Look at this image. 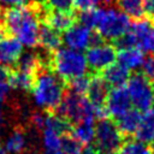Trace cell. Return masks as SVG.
Here are the masks:
<instances>
[{"mask_svg": "<svg viewBox=\"0 0 154 154\" xmlns=\"http://www.w3.org/2000/svg\"><path fill=\"white\" fill-rule=\"evenodd\" d=\"M117 59L119 60V64L125 66L128 70H136L141 67L144 60V54L140 48L131 47L117 51Z\"/></svg>", "mask_w": 154, "mask_h": 154, "instance_id": "obj_21", "label": "cell"}, {"mask_svg": "<svg viewBox=\"0 0 154 154\" xmlns=\"http://www.w3.org/2000/svg\"><path fill=\"white\" fill-rule=\"evenodd\" d=\"M85 59L88 67L93 73H100L102 70L116 63L117 60V49L113 45L102 42L96 46L87 48Z\"/></svg>", "mask_w": 154, "mask_h": 154, "instance_id": "obj_8", "label": "cell"}, {"mask_svg": "<svg viewBox=\"0 0 154 154\" xmlns=\"http://www.w3.org/2000/svg\"><path fill=\"white\" fill-rule=\"evenodd\" d=\"M45 154H64V153H63V152H61V150L59 149V150H52V152H46Z\"/></svg>", "mask_w": 154, "mask_h": 154, "instance_id": "obj_36", "label": "cell"}, {"mask_svg": "<svg viewBox=\"0 0 154 154\" xmlns=\"http://www.w3.org/2000/svg\"><path fill=\"white\" fill-rule=\"evenodd\" d=\"M0 105H1V103H0Z\"/></svg>", "mask_w": 154, "mask_h": 154, "instance_id": "obj_44", "label": "cell"}, {"mask_svg": "<svg viewBox=\"0 0 154 154\" xmlns=\"http://www.w3.org/2000/svg\"><path fill=\"white\" fill-rule=\"evenodd\" d=\"M105 105L109 116L114 118H118L119 116L129 111L131 107V99L128 89L124 85L109 89Z\"/></svg>", "mask_w": 154, "mask_h": 154, "instance_id": "obj_11", "label": "cell"}, {"mask_svg": "<svg viewBox=\"0 0 154 154\" xmlns=\"http://www.w3.org/2000/svg\"><path fill=\"white\" fill-rule=\"evenodd\" d=\"M41 23L47 24L48 26H51L52 29L59 32H64L77 23V11L71 13V12L47 10L41 18Z\"/></svg>", "mask_w": 154, "mask_h": 154, "instance_id": "obj_13", "label": "cell"}, {"mask_svg": "<svg viewBox=\"0 0 154 154\" xmlns=\"http://www.w3.org/2000/svg\"><path fill=\"white\" fill-rule=\"evenodd\" d=\"M42 146L46 149V152H52V150H59L60 149V140L61 136L57 134L55 131L51 129H42Z\"/></svg>", "mask_w": 154, "mask_h": 154, "instance_id": "obj_27", "label": "cell"}, {"mask_svg": "<svg viewBox=\"0 0 154 154\" xmlns=\"http://www.w3.org/2000/svg\"><path fill=\"white\" fill-rule=\"evenodd\" d=\"M128 91L131 99V103L140 112H146L153 108L154 105V93L150 82L141 73L136 72L128 79Z\"/></svg>", "mask_w": 154, "mask_h": 154, "instance_id": "obj_7", "label": "cell"}, {"mask_svg": "<svg viewBox=\"0 0 154 154\" xmlns=\"http://www.w3.org/2000/svg\"><path fill=\"white\" fill-rule=\"evenodd\" d=\"M0 154H7V153H6V150H5V149L0 148Z\"/></svg>", "mask_w": 154, "mask_h": 154, "instance_id": "obj_38", "label": "cell"}, {"mask_svg": "<svg viewBox=\"0 0 154 154\" xmlns=\"http://www.w3.org/2000/svg\"><path fill=\"white\" fill-rule=\"evenodd\" d=\"M61 42H63V37L59 31L52 29L45 23H40L37 45H40L45 51L52 53L60 48Z\"/></svg>", "mask_w": 154, "mask_h": 154, "instance_id": "obj_16", "label": "cell"}, {"mask_svg": "<svg viewBox=\"0 0 154 154\" xmlns=\"http://www.w3.org/2000/svg\"><path fill=\"white\" fill-rule=\"evenodd\" d=\"M34 75L22 72L19 70L12 69L11 70V76H10V85L13 89L23 90V91H29L32 88L34 84Z\"/></svg>", "mask_w": 154, "mask_h": 154, "instance_id": "obj_24", "label": "cell"}, {"mask_svg": "<svg viewBox=\"0 0 154 154\" xmlns=\"http://www.w3.org/2000/svg\"><path fill=\"white\" fill-rule=\"evenodd\" d=\"M144 1L146 0H116V5L129 18L136 20L146 17Z\"/></svg>", "mask_w": 154, "mask_h": 154, "instance_id": "obj_23", "label": "cell"}, {"mask_svg": "<svg viewBox=\"0 0 154 154\" xmlns=\"http://www.w3.org/2000/svg\"><path fill=\"white\" fill-rule=\"evenodd\" d=\"M83 148V144L71 132H67L61 136L60 149L64 154H81Z\"/></svg>", "mask_w": 154, "mask_h": 154, "instance_id": "obj_26", "label": "cell"}, {"mask_svg": "<svg viewBox=\"0 0 154 154\" xmlns=\"http://www.w3.org/2000/svg\"><path fill=\"white\" fill-rule=\"evenodd\" d=\"M117 154H153L152 146L134 138H125Z\"/></svg>", "mask_w": 154, "mask_h": 154, "instance_id": "obj_25", "label": "cell"}, {"mask_svg": "<svg viewBox=\"0 0 154 154\" xmlns=\"http://www.w3.org/2000/svg\"><path fill=\"white\" fill-rule=\"evenodd\" d=\"M108 85L116 88V87H122L124 85L129 77H130V70H128L125 66H123L119 63H113L105 70H102L99 73Z\"/></svg>", "mask_w": 154, "mask_h": 154, "instance_id": "obj_17", "label": "cell"}, {"mask_svg": "<svg viewBox=\"0 0 154 154\" xmlns=\"http://www.w3.org/2000/svg\"><path fill=\"white\" fill-rule=\"evenodd\" d=\"M141 118H142V113L138 109L130 108L129 111H126L125 113L116 118L117 120H114V123L118 130L120 131V134L124 136V138H130L132 135H135L140 125Z\"/></svg>", "mask_w": 154, "mask_h": 154, "instance_id": "obj_15", "label": "cell"}, {"mask_svg": "<svg viewBox=\"0 0 154 154\" xmlns=\"http://www.w3.org/2000/svg\"><path fill=\"white\" fill-rule=\"evenodd\" d=\"M130 18L122 11L102 8L95 29L105 40L114 41L123 36L130 29Z\"/></svg>", "mask_w": 154, "mask_h": 154, "instance_id": "obj_5", "label": "cell"}, {"mask_svg": "<svg viewBox=\"0 0 154 154\" xmlns=\"http://www.w3.org/2000/svg\"><path fill=\"white\" fill-rule=\"evenodd\" d=\"M1 4L7 5L10 7H16V6H22L28 2V0H0Z\"/></svg>", "mask_w": 154, "mask_h": 154, "instance_id": "obj_34", "label": "cell"}, {"mask_svg": "<svg viewBox=\"0 0 154 154\" xmlns=\"http://www.w3.org/2000/svg\"><path fill=\"white\" fill-rule=\"evenodd\" d=\"M23 45L0 26V65L13 66L23 52Z\"/></svg>", "mask_w": 154, "mask_h": 154, "instance_id": "obj_10", "label": "cell"}, {"mask_svg": "<svg viewBox=\"0 0 154 154\" xmlns=\"http://www.w3.org/2000/svg\"><path fill=\"white\" fill-rule=\"evenodd\" d=\"M41 67H42V65H41V59H40L38 53H34V52L23 53L22 52V54L18 58V60H17V63H16L13 69L35 76L36 72Z\"/></svg>", "mask_w": 154, "mask_h": 154, "instance_id": "obj_22", "label": "cell"}, {"mask_svg": "<svg viewBox=\"0 0 154 154\" xmlns=\"http://www.w3.org/2000/svg\"><path fill=\"white\" fill-rule=\"evenodd\" d=\"M49 69L65 83L75 77L85 75L88 64L85 55L71 48H59L51 54Z\"/></svg>", "mask_w": 154, "mask_h": 154, "instance_id": "obj_3", "label": "cell"}, {"mask_svg": "<svg viewBox=\"0 0 154 154\" xmlns=\"http://www.w3.org/2000/svg\"><path fill=\"white\" fill-rule=\"evenodd\" d=\"M150 85H152V89H153V93H154V79L150 82Z\"/></svg>", "mask_w": 154, "mask_h": 154, "instance_id": "obj_39", "label": "cell"}, {"mask_svg": "<svg viewBox=\"0 0 154 154\" xmlns=\"http://www.w3.org/2000/svg\"><path fill=\"white\" fill-rule=\"evenodd\" d=\"M75 6H76V8L81 10V11L96 7L93 0H75Z\"/></svg>", "mask_w": 154, "mask_h": 154, "instance_id": "obj_32", "label": "cell"}, {"mask_svg": "<svg viewBox=\"0 0 154 154\" xmlns=\"http://www.w3.org/2000/svg\"><path fill=\"white\" fill-rule=\"evenodd\" d=\"M66 90V83L52 70L41 67L31 88L35 103L46 112H55Z\"/></svg>", "mask_w": 154, "mask_h": 154, "instance_id": "obj_2", "label": "cell"}, {"mask_svg": "<svg viewBox=\"0 0 154 154\" xmlns=\"http://www.w3.org/2000/svg\"><path fill=\"white\" fill-rule=\"evenodd\" d=\"M53 113L64 117L72 125L88 118H95L93 113V106L88 99L84 95L76 94L67 89L65 90L60 105Z\"/></svg>", "mask_w": 154, "mask_h": 154, "instance_id": "obj_4", "label": "cell"}, {"mask_svg": "<svg viewBox=\"0 0 154 154\" xmlns=\"http://www.w3.org/2000/svg\"><path fill=\"white\" fill-rule=\"evenodd\" d=\"M129 30L136 40L137 48L143 53H154V24L149 18L143 17L134 20Z\"/></svg>", "mask_w": 154, "mask_h": 154, "instance_id": "obj_9", "label": "cell"}, {"mask_svg": "<svg viewBox=\"0 0 154 154\" xmlns=\"http://www.w3.org/2000/svg\"><path fill=\"white\" fill-rule=\"evenodd\" d=\"M152 22H153V24H154V20H152Z\"/></svg>", "mask_w": 154, "mask_h": 154, "instance_id": "obj_41", "label": "cell"}, {"mask_svg": "<svg viewBox=\"0 0 154 154\" xmlns=\"http://www.w3.org/2000/svg\"><path fill=\"white\" fill-rule=\"evenodd\" d=\"M109 93V85L99 73H91L89 87L87 90V99L93 107L105 106L107 95Z\"/></svg>", "mask_w": 154, "mask_h": 154, "instance_id": "obj_14", "label": "cell"}, {"mask_svg": "<svg viewBox=\"0 0 154 154\" xmlns=\"http://www.w3.org/2000/svg\"><path fill=\"white\" fill-rule=\"evenodd\" d=\"M43 5L48 10L63 11V12H76L75 0H43Z\"/></svg>", "mask_w": 154, "mask_h": 154, "instance_id": "obj_29", "label": "cell"}, {"mask_svg": "<svg viewBox=\"0 0 154 154\" xmlns=\"http://www.w3.org/2000/svg\"><path fill=\"white\" fill-rule=\"evenodd\" d=\"M100 154H103V153H100Z\"/></svg>", "mask_w": 154, "mask_h": 154, "instance_id": "obj_43", "label": "cell"}, {"mask_svg": "<svg viewBox=\"0 0 154 154\" xmlns=\"http://www.w3.org/2000/svg\"><path fill=\"white\" fill-rule=\"evenodd\" d=\"M95 147L103 154H117L124 142V136L118 130L114 120L100 119L95 125Z\"/></svg>", "mask_w": 154, "mask_h": 154, "instance_id": "obj_6", "label": "cell"}, {"mask_svg": "<svg viewBox=\"0 0 154 154\" xmlns=\"http://www.w3.org/2000/svg\"><path fill=\"white\" fill-rule=\"evenodd\" d=\"M11 67L0 65V85L10 83V76H11Z\"/></svg>", "mask_w": 154, "mask_h": 154, "instance_id": "obj_31", "label": "cell"}, {"mask_svg": "<svg viewBox=\"0 0 154 154\" xmlns=\"http://www.w3.org/2000/svg\"><path fill=\"white\" fill-rule=\"evenodd\" d=\"M141 73L149 82L154 79V53H150L147 58H144L141 65Z\"/></svg>", "mask_w": 154, "mask_h": 154, "instance_id": "obj_30", "label": "cell"}, {"mask_svg": "<svg viewBox=\"0 0 154 154\" xmlns=\"http://www.w3.org/2000/svg\"><path fill=\"white\" fill-rule=\"evenodd\" d=\"M90 75H82L78 77H75L70 81L66 82V89L70 91H73L76 94L79 95H84L87 94L88 87H89V82H90Z\"/></svg>", "mask_w": 154, "mask_h": 154, "instance_id": "obj_28", "label": "cell"}, {"mask_svg": "<svg viewBox=\"0 0 154 154\" xmlns=\"http://www.w3.org/2000/svg\"><path fill=\"white\" fill-rule=\"evenodd\" d=\"M135 137L146 144H154V108L143 112Z\"/></svg>", "mask_w": 154, "mask_h": 154, "instance_id": "obj_18", "label": "cell"}, {"mask_svg": "<svg viewBox=\"0 0 154 154\" xmlns=\"http://www.w3.org/2000/svg\"><path fill=\"white\" fill-rule=\"evenodd\" d=\"M95 6H102V7H111L116 4V0H93Z\"/></svg>", "mask_w": 154, "mask_h": 154, "instance_id": "obj_35", "label": "cell"}, {"mask_svg": "<svg viewBox=\"0 0 154 154\" xmlns=\"http://www.w3.org/2000/svg\"><path fill=\"white\" fill-rule=\"evenodd\" d=\"M46 11L41 2H26L22 6L0 7V22L2 29L16 37L26 47L37 46L40 18Z\"/></svg>", "mask_w": 154, "mask_h": 154, "instance_id": "obj_1", "label": "cell"}, {"mask_svg": "<svg viewBox=\"0 0 154 154\" xmlns=\"http://www.w3.org/2000/svg\"><path fill=\"white\" fill-rule=\"evenodd\" d=\"M91 30L79 23L73 24L70 29L64 31L63 41L67 46V48L75 51H83L89 47L90 43Z\"/></svg>", "mask_w": 154, "mask_h": 154, "instance_id": "obj_12", "label": "cell"}, {"mask_svg": "<svg viewBox=\"0 0 154 154\" xmlns=\"http://www.w3.org/2000/svg\"><path fill=\"white\" fill-rule=\"evenodd\" d=\"M144 13L147 18H149L150 20H154V0L144 1Z\"/></svg>", "mask_w": 154, "mask_h": 154, "instance_id": "obj_33", "label": "cell"}, {"mask_svg": "<svg viewBox=\"0 0 154 154\" xmlns=\"http://www.w3.org/2000/svg\"><path fill=\"white\" fill-rule=\"evenodd\" d=\"M0 26H1V22H0Z\"/></svg>", "mask_w": 154, "mask_h": 154, "instance_id": "obj_42", "label": "cell"}, {"mask_svg": "<svg viewBox=\"0 0 154 154\" xmlns=\"http://www.w3.org/2000/svg\"><path fill=\"white\" fill-rule=\"evenodd\" d=\"M152 149H153V154H154V144L152 146Z\"/></svg>", "mask_w": 154, "mask_h": 154, "instance_id": "obj_40", "label": "cell"}, {"mask_svg": "<svg viewBox=\"0 0 154 154\" xmlns=\"http://www.w3.org/2000/svg\"><path fill=\"white\" fill-rule=\"evenodd\" d=\"M70 132L83 144V147L90 144V142L94 140V136H95L94 118H88L73 124Z\"/></svg>", "mask_w": 154, "mask_h": 154, "instance_id": "obj_20", "label": "cell"}, {"mask_svg": "<svg viewBox=\"0 0 154 154\" xmlns=\"http://www.w3.org/2000/svg\"><path fill=\"white\" fill-rule=\"evenodd\" d=\"M4 123V113H2V111H1V108H0V125Z\"/></svg>", "mask_w": 154, "mask_h": 154, "instance_id": "obj_37", "label": "cell"}, {"mask_svg": "<svg viewBox=\"0 0 154 154\" xmlns=\"http://www.w3.org/2000/svg\"><path fill=\"white\" fill-rule=\"evenodd\" d=\"M28 134L26 131L17 126L7 136L5 142V150L7 154H22L28 146Z\"/></svg>", "mask_w": 154, "mask_h": 154, "instance_id": "obj_19", "label": "cell"}]
</instances>
